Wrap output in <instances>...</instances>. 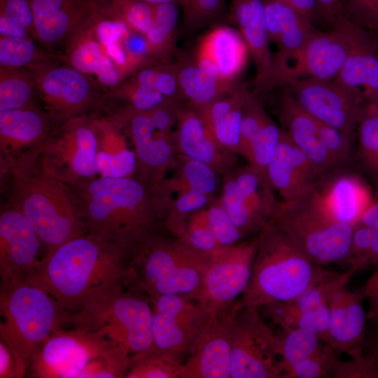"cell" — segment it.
Returning <instances> with one entry per match:
<instances>
[{
  "instance_id": "13",
  "label": "cell",
  "mask_w": 378,
  "mask_h": 378,
  "mask_svg": "<svg viewBox=\"0 0 378 378\" xmlns=\"http://www.w3.org/2000/svg\"><path fill=\"white\" fill-rule=\"evenodd\" d=\"M231 378H282L276 334L257 307L231 311Z\"/></svg>"
},
{
  "instance_id": "59",
  "label": "cell",
  "mask_w": 378,
  "mask_h": 378,
  "mask_svg": "<svg viewBox=\"0 0 378 378\" xmlns=\"http://www.w3.org/2000/svg\"><path fill=\"white\" fill-rule=\"evenodd\" d=\"M357 224L378 231V200H374L368 206Z\"/></svg>"
},
{
  "instance_id": "49",
  "label": "cell",
  "mask_w": 378,
  "mask_h": 378,
  "mask_svg": "<svg viewBox=\"0 0 378 378\" xmlns=\"http://www.w3.org/2000/svg\"><path fill=\"white\" fill-rule=\"evenodd\" d=\"M206 215L209 229L220 246H230L241 241L244 235L218 200L206 209Z\"/></svg>"
},
{
  "instance_id": "24",
  "label": "cell",
  "mask_w": 378,
  "mask_h": 378,
  "mask_svg": "<svg viewBox=\"0 0 378 378\" xmlns=\"http://www.w3.org/2000/svg\"><path fill=\"white\" fill-rule=\"evenodd\" d=\"M267 174L272 188L282 200L300 197L320 186L326 179L283 129Z\"/></svg>"
},
{
  "instance_id": "43",
  "label": "cell",
  "mask_w": 378,
  "mask_h": 378,
  "mask_svg": "<svg viewBox=\"0 0 378 378\" xmlns=\"http://www.w3.org/2000/svg\"><path fill=\"white\" fill-rule=\"evenodd\" d=\"M281 132V129L270 117L252 141L246 157L263 183L272 189L267 169L279 141Z\"/></svg>"
},
{
  "instance_id": "39",
  "label": "cell",
  "mask_w": 378,
  "mask_h": 378,
  "mask_svg": "<svg viewBox=\"0 0 378 378\" xmlns=\"http://www.w3.org/2000/svg\"><path fill=\"white\" fill-rule=\"evenodd\" d=\"M35 41L28 37L0 36V66L27 68L59 58L53 52L38 48Z\"/></svg>"
},
{
  "instance_id": "38",
  "label": "cell",
  "mask_w": 378,
  "mask_h": 378,
  "mask_svg": "<svg viewBox=\"0 0 378 378\" xmlns=\"http://www.w3.org/2000/svg\"><path fill=\"white\" fill-rule=\"evenodd\" d=\"M280 329L281 331L276 334V338L283 372L285 368L318 354L326 344L308 330L299 328Z\"/></svg>"
},
{
  "instance_id": "54",
  "label": "cell",
  "mask_w": 378,
  "mask_h": 378,
  "mask_svg": "<svg viewBox=\"0 0 378 378\" xmlns=\"http://www.w3.org/2000/svg\"><path fill=\"white\" fill-rule=\"evenodd\" d=\"M332 377L378 378V365L370 356L364 354L359 358L338 361Z\"/></svg>"
},
{
  "instance_id": "53",
  "label": "cell",
  "mask_w": 378,
  "mask_h": 378,
  "mask_svg": "<svg viewBox=\"0 0 378 378\" xmlns=\"http://www.w3.org/2000/svg\"><path fill=\"white\" fill-rule=\"evenodd\" d=\"M186 22L190 25L200 26L221 12L224 0H179Z\"/></svg>"
},
{
  "instance_id": "41",
  "label": "cell",
  "mask_w": 378,
  "mask_h": 378,
  "mask_svg": "<svg viewBox=\"0 0 378 378\" xmlns=\"http://www.w3.org/2000/svg\"><path fill=\"white\" fill-rule=\"evenodd\" d=\"M224 176L223 188L218 200L244 237L261 229V225L248 209L232 172Z\"/></svg>"
},
{
  "instance_id": "50",
  "label": "cell",
  "mask_w": 378,
  "mask_h": 378,
  "mask_svg": "<svg viewBox=\"0 0 378 378\" xmlns=\"http://www.w3.org/2000/svg\"><path fill=\"white\" fill-rule=\"evenodd\" d=\"M96 165L101 176L108 178H127L132 176L136 166L134 150L128 148L120 152L109 153L98 150Z\"/></svg>"
},
{
  "instance_id": "28",
  "label": "cell",
  "mask_w": 378,
  "mask_h": 378,
  "mask_svg": "<svg viewBox=\"0 0 378 378\" xmlns=\"http://www.w3.org/2000/svg\"><path fill=\"white\" fill-rule=\"evenodd\" d=\"M277 111L283 130L323 177L340 171L320 139L316 120L288 92L280 97Z\"/></svg>"
},
{
  "instance_id": "3",
  "label": "cell",
  "mask_w": 378,
  "mask_h": 378,
  "mask_svg": "<svg viewBox=\"0 0 378 378\" xmlns=\"http://www.w3.org/2000/svg\"><path fill=\"white\" fill-rule=\"evenodd\" d=\"M38 150L8 167L12 178L9 205L29 220L46 256L85 231L71 189L44 169Z\"/></svg>"
},
{
  "instance_id": "58",
  "label": "cell",
  "mask_w": 378,
  "mask_h": 378,
  "mask_svg": "<svg viewBox=\"0 0 378 378\" xmlns=\"http://www.w3.org/2000/svg\"><path fill=\"white\" fill-rule=\"evenodd\" d=\"M320 15L330 23L339 14L343 0H316Z\"/></svg>"
},
{
  "instance_id": "57",
  "label": "cell",
  "mask_w": 378,
  "mask_h": 378,
  "mask_svg": "<svg viewBox=\"0 0 378 378\" xmlns=\"http://www.w3.org/2000/svg\"><path fill=\"white\" fill-rule=\"evenodd\" d=\"M312 22L320 15L316 0H276Z\"/></svg>"
},
{
  "instance_id": "40",
  "label": "cell",
  "mask_w": 378,
  "mask_h": 378,
  "mask_svg": "<svg viewBox=\"0 0 378 378\" xmlns=\"http://www.w3.org/2000/svg\"><path fill=\"white\" fill-rule=\"evenodd\" d=\"M0 36L34 39V18L30 0H0Z\"/></svg>"
},
{
  "instance_id": "33",
  "label": "cell",
  "mask_w": 378,
  "mask_h": 378,
  "mask_svg": "<svg viewBox=\"0 0 378 378\" xmlns=\"http://www.w3.org/2000/svg\"><path fill=\"white\" fill-rule=\"evenodd\" d=\"M198 50L213 60L222 78L231 82L241 70L248 49L240 34L229 27L219 26L206 35Z\"/></svg>"
},
{
  "instance_id": "31",
  "label": "cell",
  "mask_w": 378,
  "mask_h": 378,
  "mask_svg": "<svg viewBox=\"0 0 378 378\" xmlns=\"http://www.w3.org/2000/svg\"><path fill=\"white\" fill-rule=\"evenodd\" d=\"M248 92L234 90L196 109L205 126L225 149L239 153L243 106Z\"/></svg>"
},
{
  "instance_id": "32",
  "label": "cell",
  "mask_w": 378,
  "mask_h": 378,
  "mask_svg": "<svg viewBox=\"0 0 378 378\" xmlns=\"http://www.w3.org/2000/svg\"><path fill=\"white\" fill-rule=\"evenodd\" d=\"M356 273L351 267L343 272H334L330 276L312 286L293 300L272 304L260 308L265 316L279 326L284 321L327 304L332 295L346 286Z\"/></svg>"
},
{
  "instance_id": "2",
  "label": "cell",
  "mask_w": 378,
  "mask_h": 378,
  "mask_svg": "<svg viewBox=\"0 0 378 378\" xmlns=\"http://www.w3.org/2000/svg\"><path fill=\"white\" fill-rule=\"evenodd\" d=\"M85 233L116 242L135 254L168 233L158 190L137 177H94L69 186Z\"/></svg>"
},
{
  "instance_id": "56",
  "label": "cell",
  "mask_w": 378,
  "mask_h": 378,
  "mask_svg": "<svg viewBox=\"0 0 378 378\" xmlns=\"http://www.w3.org/2000/svg\"><path fill=\"white\" fill-rule=\"evenodd\" d=\"M363 288L368 302L367 320L378 330V269L371 274Z\"/></svg>"
},
{
  "instance_id": "19",
  "label": "cell",
  "mask_w": 378,
  "mask_h": 378,
  "mask_svg": "<svg viewBox=\"0 0 378 378\" xmlns=\"http://www.w3.org/2000/svg\"><path fill=\"white\" fill-rule=\"evenodd\" d=\"M343 33L348 46L344 64L335 79L378 105V36L342 13L330 22Z\"/></svg>"
},
{
  "instance_id": "22",
  "label": "cell",
  "mask_w": 378,
  "mask_h": 378,
  "mask_svg": "<svg viewBox=\"0 0 378 378\" xmlns=\"http://www.w3.org/2000/svg\"><path fill=\"white\" fill-rule=\"evenodd\" d=\"M108 0H30L34 39L52 52Z\"/></svg>"
},
{
  "instance_id": "17",
  "label": "cell",
  "mask_w": 378,
  "mask_h": 378,
  "mask_svg": "<svg viewBox=\"0 0 378 378\" xmlns=\"http://www.w3.org/2000/svg\"><path fill=\"white\" fill-rule=\"evenodd\" d=\"M149 298L154 349L183 363L209 314L200 302L185 295Z\"/></svg>"
},
{
  "instance_id": "34",
  "label": "cell",
  "mask_w": 378,
  "mask_h": 378,
  "mask_svg": "<svg viewBox=\"0 0 378 378\" xmlns=\"http://www.w3.org/2000/svg\"><path fill=\"white\" fill-rule=\"evenodd\" d=\"M176 70L181 94L190 101L195 109L234 90L230 88V81L202 72L195 62H183Z\"/></svg>"
},
{
  "instance_id": "25",
  "label": "cell",
  "mask_w": 378,
  "mask_h": 378,
  "mask_svg": "<svg viewBox=\"0 0 378 378\" xmlns=\"http://www.w3.org/2000/svg\"><path fill=\"white\" fill-rule=\"evenodd\" d=\"M52 121L36 106L0 112V149L4 169L38 150L50 134Z\"/></svg>"
},
{
  "instance_id": "45",
  "label": "cell",
  "mask_w": 378,
  "mask_h": 378,
  "mask_svg": "<svg viewBox=\"0 0 378 378\" xmlns=\"http://www.w3.org/2000/svg\"><path fill=\"white\" fill-rule=\"evenodd\" d=\"M346 264L356 272L378 265V231L360 224L354 226L351 248Z\"/></svg>"
},
{
  "instance_id": "14",
  "label": "cell",
  "mask_w": 378,
  "mask_h": 378,
  "mask_svg": "<svg viewBox=\"0 0 378 378\" xmlns=\"http://www.w3.org/2000/svg\"><path fill=\"white\" fill-rule=\"evenodd\" d=\"M258 245V235L209 256L196 298L210 314L230 309L246 289Z\"/></svg>"
},
{
  "instance_id": "8",
  "label": "cell",
  "mask_w": 378,
  "mask_h": 378,
  "mask_svg": "<svg viewBox=\"0 0 378 378\" xmlns=\"http://www.w3.org/2000/svg\"><path fill=\"white\" fill-rule=\"evenodd\" d=\"M209 256L169 233L160 234L134 257V286L149 298L181 295L196 300Z\"/></svg>"
},
{
  "instance_id": "42",
  "label": "cell",
  "mask_w": 378,
  "mask_h": 378,
  "mask_svg": "<svg viewBox=\"0 0 378 378\" xmlns=\"http://www.w3.org/2000/svg\"><path fill=\"white\" fill-rule=\"evenodd\" d=\"M132 358L126 378H180L183 363L155 349Z\"/></svg>"
},
{
  "instance_id": "29",
  "label": "cell",
  "mask_w": 378,
  "mask_h": 378,
  "mask_svg": "<svg viewBox=\"0 0 378 378\" xmlns=\"http://www.w3.org/2000/svg\"><path fill=\"white\" fill-rule=\"evenodd\" d=\"M270 41L277 52L271 71L291 59L317 30L312 22L276 0H264Z\"/></svg>"
},
{
  "instance_id": "47",
  "label": "cell",
  "mask_w": 378,
  "mask_h": 378,
  "mask_svg": "<svg viewBox=\"0 0 378 378\" xmlns=\"http://www.w3.org/2000/svg\"><path fill=\"white\" fill-rule=\"evenodd\" d=\"M176 237L193 248L209 255L223 247L219 246L209 229L206 209L190 216Z\"/></svg>"
},
{
  "instance_id": "23",
  "label": "cell",
  "mask_w": 378,
  "mask_h": 378,
  "mask_svg": "<svg viewBox=\"0 0 378 378\" xmlns=\"http://www.w3.org/2000/svg\"><path fill=\"white\" fill-rule=\"evenodd\" d=\"M363 286L351 290L346 286L337 290L328 302V344L338 354L350 358L364 355L367 340V312Z\"/></svg>"
},
{
  "instance_id": "11",
  "label": "cell",
  "mask_w": 378,
  "mask_h": 378,
  "mask_svg": "<svg viewBox=\"0 0 378 378\" xmlns=\"http://www.w3.org/2000/svg\"><path fill=\"white\" fill-rule=\"evenodd\" d=\"M178 104L171 101L146 111L125 110L123 119L136 158V177L155 189L175 163L174 133Z\"/></svg>"
},
{
  "instance_id": "55",
  "label": "cell",
  "mask_w": 378,
  "mask_h": 378,
  "mask_svg": "<svg viewBox=\"0 0 378 378\" xmlns=\"http://www.w3.org/2000/svg\"><path fill=\"white\" fill-rule=\"evenodd\" d=\"M28 369L18 360L8 346L0 340V377H23Z\"/></svg>"
},
{
  "instance_id": "61",
  "label": "cell",
  "mask_w": 378,
  "mask_h": 378,
  "mask_svg": "<svg viewBox=\"0 0 378 378\" xmlns=\"http://www.w3.org/2000/svg\"><path fill=\"white\" fill-rule=\"evenodd\" d=\"M152 4H163V3H177L179 4V0H139Z\"/></svg>"
},
{
  "instance_id": "21",
  "label": "cell",
  "mask_w": 378,
  "mask_h": 378,
  "mask_svg": "<svg viewBox=\"0 0 378 378\" xmlns=\"http://www.w3.org/2000/svg\"><path fill=\"white\" fill-rule=\"evenodd\" d=\"M232 308L209 316L182 363L180 378H231Z\"/></svg>"
},
{
  "instance_id": "52",
  "label": "cell",
  "mask_w": 378,
  "mask_h": 378,
  "mask_svg": "<svg viewBox=\"0 0 378 378\" xmlns=\"http://www.w3.org/2000/svg\"><path fill=\"white\" fill-rule=\"evenodd\" d=\"M341 13L378 36V0H343Z\"/></svg>"
},
{
  "instance_id": "51",
  "label": "cell",
  "mask_w": 378,
  "mask_h": 378,
  "mask_svg": "<svg viewBox=\"0 0 378 378\" xmlns=\"http://www.w3.org/2000/svg\"><path fill=\"white\" fill-rule=\"evenodd\" d=\"M320 139L339 170L347 169L353 162L352 147L337 128L317 120Z\"/></svg>"
},
{
  "instance_id": "36",
  "label": "cell",
  "mask_w": 378,
  "mask_h": 378,
  "mask_svg": "<svg viewBox=\"0 0 378 378\" xmlns=\"http://www.w3.org/2000/svg\"><path fill=\"white\" fill-rule=\"evenodd\" d=\"M37 95L26 68L0 66V112L36 106Z\"/></svg>"
},
{
  "instance_id": "4",
  "label": "cell",
  "mask_w": 378,
  "mask_h": 378,
  "mask_svg": "<svg viewBox=\"0 0 378 378\" xmlns=\"http://www.w3.org/2000/svg\"><path fill=\"white\" fill-rule=\"evenodd\" d=\"M250 282L235 302L261 308L293 300L335 271L310 261L271 218L259 230Z\"/></svg>"
},
{
  "instance_id": "30",
  "label": "cell",
  "mask_w": 378,
  "mask_h": 378,
  "mask_svg": "<svg viewBox=\"0 0 378 378\" xmlns=\"http://www.w3.org/2000/svg\"><path fill=\"white\" fill-rule=\"evenodd\" d=\"M230 15L253 57L256 67L255 82L258 88L268 77L273 62L264 0H231Z\"/></svg>"
},
{
  "instance_id": "26",
  "label": "cell",
  "mask_w": 378,
  "mask_h": 378,
  "mask_svg": "<svg viewBox=\"0 0 378 378\" xmlns=\"http://www.w3.org/2000/svg\"><path fill=\"white\" fill-rule=\"evenodd\" d=\"M174 144L181 158L206 164L223 176L231 172L233 153L217 142L196 109L178 106Z\"/></svg>"
},
{
  "instance_id": "37",
  "label": "cell",
  "mask_w": 378,
  "mask_h": 378,
  "mask_svg": "<svg viewBox=\"0 0 378 378\" xmlns=\"http://www.w3.org/2000/svg\"><path fill=\"white\" fill-rule=\"evenodd\" d=\"M181 161L178 176L163 181L161 189L164 193L168 196L172 192L179 194L193 190L212 196L218 186V174L203 162L183 158Z\"/></svg>"
},
{
  "instance_id": "7",
  "label": "cell",
  "mask_w": 378,
  "mask_h": 378,
  "mask_svg": "<svg viewBox=\"0 0 378 378\" xmlns=\"http://www.w3.org/2000/svg\"><path fill=\"white\" fill-rule=\"evenodd\" d=\"M0 336L29 370L31 359L71 314L49 293L22 279L1 281Z\"/></svg>"
},
{
  "instance_id": "15",
  "label": "cell",
  "mask_w": 378,
  "mask_h": 378,
  "mask_svg": "<svg viewBox=\"0 0 378 378\" xmlns=\"http://www.w3.org/2000/svg\"><path fill=\"white\" fill-rule=\"evenodd\" d=\"M288 92L316 120L339 130L352 147L366 104L362 94L334 80L302 78L293 81Z\"/></svg>"
},
{
  "instance_id": "6",
  "label": "cell",
  "mask_w": 378,
  "mask_h": 378,
  "mask_svg": "<svg viewBox=\"0 0 378 378\" xmlns=\"http://www.w3.org/2000/svg\"><path fill=\"white\" fill-rule=\"evenodd\" d=\"M110 0L69 38L59 59L84 74L107 92L140 69L130 55L127 37L131 28L110 10Z\"/></svg>"
},
{
  "instance_id": "35",
  "label": "cell",
  "mask_w": 378,
  "mask_h": 378,
  "mask_svg": "<svg viewBox=\"0 0 378 378\" xmlns=\"http://www.w3.org/2000/svg\"><path fill=\"white\" fill-rule=\"evenodd\" d=\"M356 159L378 190V105L366 103L356 130Z\"/></svg>"
},
{
  "instance_id": "46",
  "label": "cell",
  "mask_w": 378,
  "mask_h": 378,
  "mask_svg": "<svg viewBox=\"0 0 378 378\" xmlns=\"http://www.w3.org/2000/svg\"><path fill=\"white\" fill-rule=\"evenodd\" d=\"M329 344L318 354L298 361L285 368L282 378L332 377L340 359Z\"/></svg>"
},
{
  "instance_id": "48",
  "label": "cell",
  "mask_w": 378,
  "mask_h": 378,
  "mask_svg": "<svg viewBox=\"0 0 378 378\" xmlns=\"http://www.w3.org/2000/svg\"><path fill=\"white\" fill-rule=\"evenodd\" d=\"M269 118L262 105L248 92L242 110L239 154L246 157L252 141Z\"/></svg>"
},
{
  "instance_id": "16",
  "label": "cell",
  "mask_w": 378,
  "mask_h": 378,
  "mask_svg": "<svg viewBox=\"0 0 378 378\" xmlns=\"http://www.w3.org/2000/svg\"><path fill=\"white\" fill-rule=\"evenodd\" d=\"M37 96L54 122L80 116L98 100L96 88L82 73L64 63L42 62L26 68Z\"/></svg>"
},
{
  "instance_id": "18",
  "label": "cell",
  "mask_w": 378,
  "mask_h": 378,
  "mask_svg": "<svg viewBox=\"0 0 378 378\" xmlns=\"http://www.w3.org/2000/svg\"><path fill=\"white\" fill-rule=\"evenodd\" d=\"M348 46L335 25L328 31L316 30L304 47L285 64L272 70L260 90L288 85L302 78L334 80L346 58Z\"/></svg>"
},
{
  "instance_id": "20",
  "label": "cell",
  "mask_w": 378,
  "mask_h": 378,
  "mask_svg": "<svg viewBox=\"0 0 378 378\" xmlns=\"http://www.w3.org/2000/svg\"><path fill=\"white\" fill-rule=\"evenodd\" d=\"M42 242L25 216L9 205L0 214L1 281L25 280L41 266Z\"/></svg>"
},
{
  "instance_id": "44",
  "label": "cell",
  "mask_w": 378,
  "mask_h": 378,
  "mask_svg": "<svg viewBox=\"0 0 378 378\" xmlns=\"http://www.w3.org/2000/svg\"><path fill=\"white\" fill-rule=\"evenodd\" d=\"M177 3L155 4V26L146 37L153 59L167 55L178 19Z\"/></svg>"
},
{
  "instance_id": "27",
  "label": "cell",
  "mask_w": 378,
  "mask_h": 378,
  "mask_svg": "<svg viewBox=\"0 0 378 378\" xmlns=\"http://www.w3.org/2000/svg\"><path fill=\"white\" fill-rule=\"evenodd\" d=\"M318 192L328 215L340 223L354 226L375 200L368 185L358 176L337 171L329 175Z\"/></svg>"
},
{
  "instance_id": "5",
  "label": "cell",
  "mask_w": 378,
  "mask_h": 378,
  "mask_svg": "<svg viewBox=\"0 0 378 378\" xmlns=\"http://www.w3.org/2000/svg\"><path fill=\"white\" fill-rule=\"evenodd\" d=\"M132 365L130 353L104 328L56 330L31 360L40 378H122Z\"/></svg>"
},
{
  "instance_id": "9",
  "label": "cell",
  "mask_w": 378,
  "mask_h": 378,
  "mask_svg": "<svg viewBox=\"0 0 378 378\" xmlns=\"http://www.w3.org/2000/svg\"><path fill=\"white\" fill-rule=\"evenodd\" d=\"M293 244L313 263H346L354 226L331 218L314 188L304 195L277 202L272 217Z\"/></svg>"
},
{
  "instance_id": "60",
  "label": "cell",
  "mask_w": 378,
  "mask_h": 378,
  "mask_svg": "<svg viewBox=\"0 0 378 378\" xmlns=\"http://www.w3.org/2000/svg\"><path fill=\"white\" fill-rule=\"evenodd\" d=\"M364 354L372 358L378 365V330L367 336Z\"/></svg>"
},
{
  "instance_id": "10",
  "label": "cell",
  "mask_w": 378,
  "mask_h": 378,
  "mask_svg": "<svg viewBox=\"0 0 378 378\" xmlns=\"http://www.w3.org/2000/svg\"><path fill=\"white\" fill-rule=\"evenodd\" d=\"M152 315L149 297L132 285L71 314L69 325L104 328L134 357L154 349Z\"/></svg>"
},
{
  "instance_id": "1",
  "label": "cell",
  "mask_w": 378,
  "mask_h": 378,
  "mask_svg": "<svg viewBox=\"0 0 378 378\" xmlns=\"http://www.w3.org/2000/svg\"><path fill=\"white\" fill-rule=\"evenodd\" d=\"M134 255L116 242L85 233L45 256L40 267L24 281L74 314L134 285Z\"/></svg>"
},
{
  "instance_id": "12",
  "label": "cell",
  "mask_w": 378,
  "mask_h": 378,
  "mask_svg": "<svg viewBox=\"0 0 378 378\" xmlns=\"http://www.w3.org/2000/svg\"><path fill=\"white\" fill-rule=\"evenodd\" d=\"M62 123L41 144L38 155L48 172L71 186L99 174L97 122L80 115Z\"/></svg>"
}]
</instances>
